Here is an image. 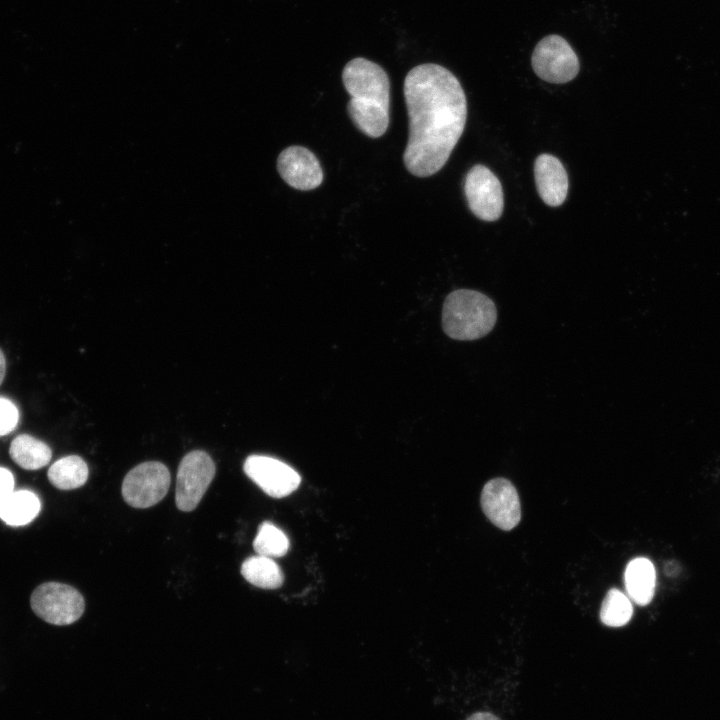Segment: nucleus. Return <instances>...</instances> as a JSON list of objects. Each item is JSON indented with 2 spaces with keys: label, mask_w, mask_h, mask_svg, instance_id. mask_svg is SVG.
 Returning a JSON list of instances; mask_svg holds the SVG:
<instances>
[{
  "label": "nucleus",
  "mask_w": 720,
  "mask_h": 720,
  "mask_svg": "<svg viewBox=\"0 0 720 720\" xmlns=\"http://www.w3.org/2000/svg\"><path fill=\"white\" fill-rule=\"evenodd\" d=\"M403 90L409 117L405 167L414 176H432L446 164L464 131V90L452 72L433 63L411 69Z\"/></svg>",
  "instance_id": "f257e3e1"
},
{
  "label": "nucleus",
  "mask_w": 720,
  "mask_h": 720,
  "mask_svg": "<svg viewBox=\"0 0 720 720\" xmlns=\"http://www.w3.org/2000/svg\"><path fill=\"white\" fill-rule=\"evenodd\" d=\"M342 80L351 96L347 111L354 125L371 138L382 136L389 126L390 81L378 64L365 58L349 61Z\"/></svg>",
  "instance_id": "f03ea898"
},
{
  "label": "nucleus",
  "mask_w": 720,
  "mask_h": 720,
  "mask_svg": "<svg viewBox=\"0 0 720 720\" xmlns=\"http://www.w3.org/2000/svg\"><path fill=\"white\" fill-rule=\"evenodd\" d=\"M497 320L495 303L485 294L457 289L446 297L442 309V327L447 336L471 341L486 336Z\"/></svg>",
  "instance_id": "7ed1b4c3"
},
{
  "label": "nucleus",
  "mask_w": 720,
  "mask_h": 720,
  "mask_svg": "<svg viewBox=\"0 0 720 720\" xmlns=\"http://www.w3.org/2000/svg\"><path fill=\"white\" fill-rule=\"evenodd\" d=\"M34 613L45 622L69 625L83 614L85 602L80 592L72 586L47 582L35 588L30 599Z\"/></svg>",
  "instance_id": "20e7f679"
},
{
  "label": "nucleus",
  "mask_w": 720,
  "mask_h": 720,
  "mask_svg": "<svg viewBox=\"0 0 720 720\" xmlns=\"http://www.w3.org/2000/svg\"><path fill=\"white\" fill-rule=\"evenodd\" d=\"M215 463L208 453L194 450L186 454L178 467L175 503L179 510H194L215 476Z\"/></svg>",
  "instance_id": "39448f33"
},
{
  "label": "nucleus",
  "mask_w": 720,
  "mask_h": 720,
  "mask_svg": "<svg viewBox=\"0 0 720 720\" xmlns=\"http://www.w3.org/2000/svg\"><path fill=\"white\" fill-rule=\"evenodd\" d=\"M531 63L539 78L554 84L571 81L580 69L576 53L559 35H549L540 40L533 51Z\"/></svg>",
  "instance_id": "423d86ee"
},
{
  "label": "nucleus",
  "mask_w": 720,
  "mask_h": 720,
  "mask_svg": "<svg viewBox=\"0 0 720 720\" xmlns=\"http://www.w3.org/2000/svg\"><path fill=\"white\" fill-rule=\"evenodd\" d=\"M170 472L161 462H143L131 469L122 483V496L134 508H148L160 502L170 486Z\"/></svg>",
  "instance_id": "0eeeda50"
},
{
  "label": "nucleus",
  "mask_w": 720,
  "mask_h": 720,
  "mask_svg": "<svg viewBox=\"0 0 720 720\" xmlns=\"http://www.w3.org/2000/svg\"><path fill=\"white\" fill-rule=\"evenodd\" d=\"M464 192L468 207L480 220H498L504 208L502 185L496 175L482 164L474 165L466 174Z\"/></svg>",
  "instance_id": "6e6552de"
},
{
  "label": "nucleus",
  "mask_w": 720,
  "mask_h": 720,
  "mask_svg": "<svg viewBox=\"0 0 720 720\" xmlns=\"http://www.w3.org/2000/svg\"><path fill=\"white\" fill-rule=\"evenodd\" d=\"M243 469L254 483L274 498L288 496L301 482L300 475L292 467L269 456L251 455L245 460Z\"/></svg>",
  "instance_id": "1a4fd4ad"
},
{
  "label": "nucleus",
  "mask_w": 720,
  "mask_h": 720,
  "mask_svg": "<svg viewBox=\"0 0 720 720\" xmlns=\"http://www.w3.org/2000/svg\"><path fill=\"white\" fill-rule=\"evenodd\" d=\"M481 506L486 517L502 530H512L520 522L521 506L517 490L505 478H494L484 485Z\"/></svg>",
  "instance_id": "9d476101"
},
{
  "label": "nucleus",
  "mask_w": 720,
  "mask_h": 720,
  "mask_svg": "<svg viewBox=\"0 0 720 720\" xmlns=\"http://www.w3.org/2000/svg\"><path fill=\"white\" fill-rule=\"evenodd\" d=\"M277 169L281 178L297 190L315 189L323 181V171L317 157L302 146L284 149L278 156Z\"/></svg>",
  "instance_id": "9b49d317"
},
{
  "label": "nucleus",
  "mask_w": 720,
  "mask_h": 720,
  "mask_svg": "<svg viewBox=\"0 0 720 720\" xmlns=\"http://www.w3.org/2000/svg\"><path fill=\"white\" fill-rule=\"evenodd\" d=\"M534 176L539 196L551 207L563 204L568 193V175L560 160L551 154H541L534 162Z\"/></svg>",
  "instance_id": "f8f14e48"
},
{
  "label": "nucleus",
  "mask_w": 720,
  "mask_h": 720,
  "mask_svg": "<svg viewBox=\"0 0 720 720\" xmlns=\"http://www.w3.org/2000/svg\"><path fill=\"white\" fill-rule=\"evenodd\" d=\"M628 596L638 605L649 604L654 596L656 571L653 563L644 557L631 560L624 572Z\"/></svg>",
  "instance_id": "ddd939ff"
},
{
  "label": "nucleus",
  "mask_w": 720,
  "mask_h": 720,
  "mask_svg": "<svg viewBox=\"0 0 720 720\" xmlns=\"http://www.w3.org/2000/svg\"><path fill=\"white\" fill-rule=\"evenodd\" d=\"M40 510L38 496L29 490H13L0 502V518L10 526L29 524Z\"/></svg>",
  "instance_id": "4468645a"
},
{
  "label": "nucleus",
  "mask_w": 720,
  "mask_h": 720,
  "mask_svg": "<svg viewBox=\"0 0 720 720\" xmlns=\"http://www.w3.org/2000/svg\"><path fill=\"white\" fill-rule=\"evenodd\" d=\"M9 452L13 461L26 470H37L46 466L52 456L46 443L28 434L18 435L11 442Z\"/></svg>",
  "instance_id": "2eb2a0df"
},
{
  "label": "nucleus",
  "mask_w": 720,
  "mask_h": 720,
  "mask_svg": "<svg viewBox=\"0 0 720 720\" xmlns=\"http://www.w3.org/2000/svg\"><path fill=\"white\" fill-rule=\"evenodd\" d=\"M86 462L77 455H69L54 462L47 473L50 483L60 490H72L83 486L88 479Z\"/></svg>",
  "instance_id": "dca6fc26"
},
{
  "label": "nucleus",
  "mask_w": 720,
  "mask_h": 720,
  "mask_svg": "<svg viewBox=\"0 0 720 720\" xmlns=\"http://www.w3.org/2000/svg\"><path fill=\"white\" fill-rule=\"evenodd\" d=\"M241 574L250 584L262 589H277L284 581L279 565L272 558L261 555L247 558L242 563Z\"/></svg>",
  "instance_id": "f3484780"
},
{
  "label": "nucleus",
  "mask_w": 720,
  "mask_h": 720,
  "mask_svg": "<svg viewBox=\"0 0 720 720\" xmlns=\"http://www.w3.org/2000/svg\"><path fill=\"white\" fill-rule=\"evenodd\" d=\"M632 614L633 607L629 597L616 588L610 589L600 610L602 623L610 627H620L630 621Z\"/></svg>",
  "instance_id": "a211bd4d"
},
{
  "label": "nucleus",
  "mask_w": 720,
  "mask_h": 720,
  "mask_svg": "<svg viewBox=\"0 0 720 720\" xmlns=\"http://www.w3.org/2000/svg\"><path fill=\"white\" fill-rule=\"evenodd\" d=\"M257 555L274 558L285 555L289 549V540L285 533L270 522H263L253 542Z\"/></svg>",
  "instance_id": "6ab92c4d"
},
{
  "label": "nucleus",
  "mask_w": 720,
  "mask_h": 720,
  "mask_svg": "<svg viewBox=\"0 0 720 720\" xmlns=\"http://www.w3.org/2000/svg\"><path fill=\"white\" fill-rule=\"evenodd\" d=\"M18 420L19 412L15 404L7 398L0 397V436L14 430Z\"/></svg>",
  "instance_id": "aec40b11"
},
{
  "label": "nucleus",
  "mask_w": 720,
  "mask_h": 720,
  "mask_svg": "<svg viewBox=\"0 0 720 720\" xmlns=\"http://www.w3.org/2000/svg\"><path fill=\"white\" fill-rule=\"evenodd\" d=\"M14 490V477L12 473L0 467V502Z\"/></svg>",
  "instance_id": "412c9836"
},
{
  "label": "nucleus",
  "mask_w": 720,
  "mask_h": 720,
  "mask_svg": "<svg viewBox=\"0 0 720 720\" xmlns=\"http://www.w3.org/2000/svg\"><path fill=\"white\" fill-rule=\"evenodd\" d=\"M466 720H500L497 716L490 712H475Z\"/></svg>",
  "instance_id": "4be33fe9"
},
{
  "label": "nucleus",
  "mask_w": 720,
  "mask_h": 720,
  "mask_svg": "<svg viewBox=\"0 0 720 720\" xmlns=\"http://www.w3.org/2000/svg\"><path fill=\"white\" fill-rule=\"evenodd\" d=\"M6 373V359L5 356L0 349V385L2 384L4 377Z\"/></svg>",
  "instance_id": "5701e85b"
}]
</instances>
